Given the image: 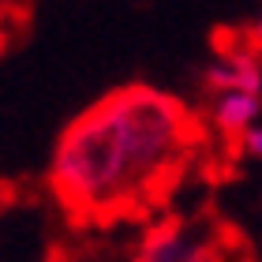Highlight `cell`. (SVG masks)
Wrapping results in <instances>:
<instances>
[{
  "instance_id": "cell-3",
  "label": "cell",
  "mask_w": 262,
  "mask_h": 262,
  "mask_svg": "<svg viewBox=\"0 0 262 262\" xmlns=\"http://www.w3.org/2000/svg\"><path fill=\"white\" fill-rule=\"evenodd\" d=\"M210 82L217 90L240 86V90H262V68L251 53H229L210 68Z\"/></svg>"
},
{
  "instance_id": "cell-4",
  "label": "cell",
  "mask_w": 262,
  "mask_h": 262,
  "mask_svg": "<svg viewBox=\"0 0 262 262\" xmlns=\"http://www.w3.org/2000/svg\"><path fill=\"white\" fill-rule=\"evenodd\" d=\"M146 258L150 262H191V258H199V247L187 244L184 236H176V232H165L158 240H150Z\"/></svg>"
},
{
  "instance_id": "cell-6",
  "label": "cell",
  "mask_w": 262,
  "mask_h": 262,
  "mask_svg": "<svg viewBox=\"0 0 262 262\" xmlns=\"http://www.w3.org/2000/svg\"><path fill=\"white\" fill-rule=\"evenodd\" d=\"M251 38H255V41H258V49H262V19H258V23H255V30H251Z\"/></svg>"
},
{
  "instance_id": "cell-1",
  "label": "cell",
  "mask_w": 262,
  "mask_h": 262,
  "mask_svg": "<svg viewBox=\"0 0 262 262\" xmlns=\"http://www.w3.org/2000/svg\"><path fill=\"white\" fill-rule=\"evenodd\" d=\"M195 146L187 109L154 86H120L79 113L56 142L53 191L75 221L146 210Z\"/></svg>"
},
{
  "instance_id": "cell-5",
  "label": "cell",
  "mask_w": 262,
  "mask_h": 262,
  "mask_svg": "<svg viewBox=\"0 0 262 262\" xmlns=\"http://www.w3.org/2000/svg\"><path fill=\"white\" fill-rule=\"evenodd\" d=\"M240 146H244V154L247 158H262V124H251L240 135Z\"/></svg>"
},
{
  "instance_id": "cell-2",
  "label": "cell",
  "mask_w": 262,
  "mask_h": 262,
  "mask_svg": "<svg viewBox=\"0 0 262 262\" xmlns=\"http://www.w3.org/2000/svg\"><path fill=\"white\" fill-rule=\"evenodd\" d=\"M258 90H240V86H225L213 101V124L225 135H244L251 124H258Z\"/></svg>"
}]
</instances>
